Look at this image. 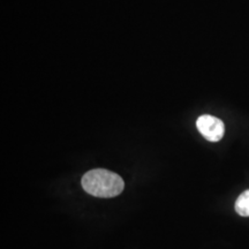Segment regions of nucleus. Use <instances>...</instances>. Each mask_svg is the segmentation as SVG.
<instances>
[{
	"instance_id": "obj_3",
	"label": "nucleus",
	"mask_w": 249,
	"mask_h": 249,
	"mask_svg": "<svg viewBox=\"0 0 249 249\" xmlns=\"http://www.w3.org/2000/svg\"><path fill=\"white\" fill-rule=\"evenodd\" d=\"M235 211L242 217H249V189L238 197L235 202Z\"/></svg>"
},
{
	"instance_id": "obj_2",
	"label": "nucleus",
	"mask_w": 249,
	"mask_h": 249,
	"mask_svg": "<svg viewBox=\"0 0 249 249\" xmlns=\"http://www.w3.org/2000/svg\"><path fill=\"white\" fill-rule=\"evenodd\" d=\"M196 127L201 135L210 142L220 141L225 133V124L223 121L209 114H204L198 118L196 120Z\"/></svg>"
},
{
	"instance_id": "obj_1",
	"label": "nucleus",
	"mask_w": 249,
	"mask_h": 249,
	"mask_svg": "<svg viewBox=\"0 0 249 249\" xmlns=\"http://www.w3.org/2000/svg\"><path fill=\"white\" fill-rule=\"evenodd\" d=\"M83 189L96 197H116L124 188V182L119 174L105 169H95L87 172L81 180Z\"/></svg>"
}]
</instances>
